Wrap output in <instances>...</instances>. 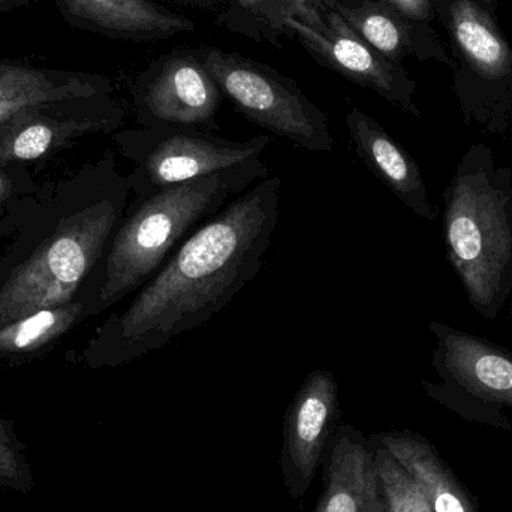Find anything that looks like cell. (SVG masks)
Returning a JSON list of instances; mask_svg holds the SVG:
<instances>
[{
    "mask_svg": "<svg viewBox=\"0 0 512 512\" xmlns=\"http://www.w3.org/2000/svg\"><path fill=\"white\" fill-rule=\"evenodd\" d=\"M69 26L108 38L159 41L195 29L194 21L153 0H54Z\"/></svg>",
    "mask_w": 512,
    "mask_h": 512,
    "instance_id": "14",
    "label": "cell"
},
{
    "mask_svg": "<svg viewBox=\"0 0 512 512\" xmlns=\"http://www.w3.org/2000/svg\"><path fill=\"white\" fill-rule=\"evenodd\" d=\"M319 12L324 20L319 29H313L289 14L280 18V24L295 33L298 41L319 62L352 83L375 90L400 110L420 119L421 111L414 99L417 84L411 80L408 72L399 63L391 62L370 47L322 0Z\"/></svg>",
    "mask_w": 512,
    "mask_h": 512,
    "instance_id": "10",
    "label": "cell"
},
{
    "mask_svg": "<svg viewBox=\"0 0 512 512\" xmlns=\"http://www.w3.org/2000/svg\"><path fill=\"white\" fill-rule=\"evenodd\" d=\"M116 153L42 183L23 204L0 251V327L77 297L129 203Z\"/></svg>",
    "mask_w": 512,
    "mask_h": 512,
    "instance_id": "2",
    "label": "cell"
},
{
    "mask_svg": "<svg viewBox=\"0 0 512 512\" xmlns=\"http://www.w3.org/2000/svg\"><path fill=\"white\" fill-rule=\"evenodd\" d=\"M339 384L333 373L313 370L286 409L280 472L289 495H306L339 426Z\"/></svg>",
    "mask_w": 512,
    "mask_h": 512,
    "instance_id": "11",
    "label": "cell"
},
{
    "mask_svg": "<svg viewBox=\"0 0 512 512\" xmlns=\"http://www.w3.org/2000/svg\"><path fill=\"white\" fill-rule=\"evenodd\" d=\"M271 141L268 135L233 141L203 129L168 126L114 132L120 155L134 165L128 179L137 201L261 159Z\"/></svg>",
    "mask_w": 512,
    "mask_h": 512,
    "instance_id": "5",
    "label": "cell"
},
{
    "mask_svg": "<svg viewBox=\"0 0 512 512\" xmlns=\"http://www.w3.org/2000/svg\"><path fill=\"white\" fill-rule=\"evenodd\" d=\"M432 363L441 384L423 381L436 402L466 420L511 429L502 409L512 408V352L484 337L433 321Z\"/></svg>",
    "mask_w": 512,
    "mask_h": 512,
    "instance_id": "7",
    "label": "cell"
},
{
    "mask_svg": "<svg viewBox=\"0 0 512 512\" xmlns=\"http://www.w3.org/2000/svg\"><path fill=\"white\" fill-rule=\"evenodd\" d=\"M372 444L387 512H433L411 474L382 445L373 441Z\"/></svg>",
    "mask_w": 512,
    "mask_h": 512,
    "instance_id": "19",
    "label": "cell"
},
{
    "mask_svg": "<svg viewBox=\"0 0 512 512\" xmlns=\"http://www.w3.org/2000/svg\"><path fill=\"white\" fill-rule=\"evenodd\" d=\"M319 3H321V0H285L280 18H282L285 12L291 11V9L303 8V6H315V8H319Z\"/></svg>",
    "mask_w": 512,
    "mask_h": 512,
    "instance_id": "23",
    "label": "cell"
},
{
    "mask_svg": "<svg viewBox=\"0 0 512 512\" xmlns=\"http://www.w3.org/2000/svg\"><path fill=\"white\" fill-rule=\"evenodd\" d=\"M322 3L337 12L363 41L391 62L399 63L409 54L418 53L412 24L382 0H366L358 6H346L339 0H322Z\"/></svg>",
    "mask_w": 512,
    "mask_h": 512,
    "instance_id": "18",
    "label": "cell"
},
{
    "mask_svg": "<svg viewBox=\"0 0 512 512\" xmlns=\"http://www.w3.org/2000/svg\"><path fill=\"white\" fill-rule=\"evenodd\" d=\"M38 188L29 165L0 164V240L9 236L21 206Z\"/></svg>",
    "mask_w": 512,
    "mask_h": 512,
    "instance_id": "20",
    "label": "cell"
},
{
    "mask_svg": "<svg viewBox=\"0 0 512 512\" xmlns=\"http://www.w3.org/2000/svg\"><path fill=\"white\" fill-rule=\"evenodd\" d=\"M369 438L411 474L433 512H480L468 489L426 438L409 430H391Z\"/></svg>",
    "mask_w": 512,
    "mask_h": 512,
    "instance_id": "16",
    "label": "cell"
},
{
    "mask_svg": "<svg viewBox=\"0 0 512 512\" xmlns=\"http://www.w3.org/2000/svg\"><path fill=\"white\" fill-rule=\"evenodd\" d=\"M207 71L222 93L255 125L310 152H331L327 114L300 87L270 66L236 53L204 48Z\"/></svg>",
    "mask_w": 512,
    "mask_h": 512,
    "instance_id": "6",
    "label": "cell"
},
{
    "mask_svg": "<svg viewBox=\"0 0 512 512\" xmlns=\"http://www.w3.org/2000/svg\"><path fill=\"white\" fill-rule=\"evenodd\" d=\"M35 486L26 447L11 420L0 417V487L27 493Z\"/></svg>",
    "mask_w": 512,
    "mask_h": 512,
    "instance_id": "21",
    "label": "cell"
},
{
    "mask_svg": "<svg viewBox=\"0 0 512 512\" xmlns=\"http://www.w3.org/2000/svg\"><path fill=\"white\" fill-rule=\"evenodd\" d=\"M487 2H489V0H487Z\"/></svg>",
    "mask_w": 512,
    "mask_h": 512,
    "instance_id": "27",
    "label": "cell"
},
{
    "mask_svg": "<svg viewBox=\"0 0 512 512\" xmlns=\"http://www.w3.org/2000/svg\"><path fill=\"white\" fill-rule=\"evenodd\" d=\"M237 2H239V5L242 6V9H245V11L259 12L265 8L268 0H237Z\"/></svg>",
    "mask_w": 512,
    "mask_h": 512,
    "instance_id": "25",
    "label": "cell"
},
{
    "mask_svg": "<svg viewBox=\"0 0 512 512\" xmlns=\"http://www.w3.org/2000/svg\"><path fill=\"white\" fill-rule=\"evenodd\" d=\"M512 294V292H511ZM510 319H511V322H512V300H511V309H510Z\"/></svg>",
    "mask_w": 512,
    "mask_h": 512,
    "instance_id": "26",
    "label": "cell"
},
{
    "mask_svg": "<svg viewBox=\"0 0 512 512\" xmlns=\"http://www.w3.org/2000/svg\"><path fill=\"white\" fill-rule=\"evenodd\" d=\"M30 2L32 0H0V15L23 8V6L29 5Z\"/></svg>",
    "mask_w": 512,
    "mask_h": 512,
    "instance_id": "24",
    "label": "cell"
},
{
    "mask_svg": "<svg viewBox=\"0 0 512 512\" xmlns=\"http://www.w3.org/2000/svg\"><path fill=\"white\" fill-rule=\"evenodd\" d=\"M411 24L430 23L435 17L432 0H382Z\"/></svg>",
    "mask_w": 512,
    "mask_h": 512,
    "instance_id": "22",
    "label": "cell"
},
{
    "mask_svg": "<svg viewBox=\"0 0 512 512\" xmlns=\"http://www.w3.org/2000/svg\"><path fill=\"white\" fill-rule=\"evenodd\" d=\"M80 295L62 304L38 310L0 327V364L21 366L47 354L69 331L89 319Z\"/></svg>",
    "mask_w": 512,
    "mask_h": 512,
    "instance_id": "17",
    "label": "cell"
},
{
    "mask_svg": "<svg viewBox=\"0 0 512 512\" xmlns=\"http://www.w3.org/2000/svg\"><path fill=\"white\" fill-rule=\"evenodd\" d=\"M321 468L324 489L313 512H387L375 447L360 430L339 424Z\"/></svg>",
    "mask_w": 512,
    "mask_h": 512,
    "instance_id": "12",
    "label": "cell"
},
{
    "mask_svg": "<svg viewBox=\"0 0 512 512\" xmlns=\"http://www.w3.org/2000/svg\"><path fill=\"white\" fill-rule=\"evenodd\" d=\"M113 92V84L101 74L0 59V126L35 105Z\"/></svg>",
    "mask_w": 512,
    "mask_h": 512,
    "instance_id": "15",
    "label": "cell"
},
{
    "mask_svg": "<svg viewBox=\"0 0 512 512\" xmlns=\"http://www.w3.org/2000/svg\"><path fill=\"white\" fill-rule=\"evenodd\" d=\"M282 179L268 177L207 219L134 300L105 319L74 358L116 369L200 328L261 271L280 215Z\"/></svg>",
    "mask_w": 512,
    "mask_h": 512,
    "instance_id": "1",
    "label": "cell"
},
{
    "mask_svg": "<svg viewBox=\"0 0 512 512\" xmlns=\"http://www.w3.org/2000/svg\"><path fill=\"white\" fill-rule=\"evenodd\" d=\"M445 252L478 315L495 321L512 292V170L474 144L444 192Z\"/></svg>",
    "mask_w": 512,
    "mask_h": 512,
    "instance_id": "4",
    "label": "cell"
},
{
    "mask_svg": "<svg viewBox=\"0 0 512 512\" xmlns=\"http://www.w3.org/2000/svg\"><path fill=\"white\" fill-rule=\"evenodd\" d=\"M346 126L354 143L355 153L370 173L412 213L436 221L439 212L430 203L429 192L420 165L384 128L360 108L346 113Z\"/></svg>",
    "mask_w": 512,
    "mask_h": 512,
    "instance_id": "13",
    "label": "cell"
},
{
    "mask_svg": "<svg viewBox=\"0 0 512 512\" xmlns=\"http://www.w3.org/2000/svg\"><path fill=\"white\" fill-rule=\"evenodd\" d=\"M268 177L267 165L256 159L234 170L180 183L144 200H131L107 251L77 294L86 301L90 318L143 288L227 201Z\"/></svg>",
    "mask_w": 512,
    "mask_h": 512,
    "instance_id": "3",
    "label": "cell"
},
{
    "mask_svg": "<svg viewBox=\"0 0 512 512\" xmlns=\"http://www.w3.org/2000/svg\"><path fill=\"white\" fill-rule=\"evenodd\" d=\"M224 93L207 71L204 50L179 51L153 63L135 81L134 108L144 128L218 131Z\"/></svg>",
    "mask_w": 512,
    "mask_h": 512,
    "instance_id": "9",
    "label": "cell"
},
{
    "mask_svg": "<svg viewBox=\"0 0 512 512\" xmlns=\"http://www.w3.org/2000/svg\"><path fill=\"white\" fill-rule=\"evenodd\" d=\"M126 111L113 95L35 105L0 126V164L45 161L92 134H114Z\"/></svg>",
    "mask_w": 512,
    "mask_h": 512,
    "instance_id": "8",
    "label": "cell"
}]
</instances>
